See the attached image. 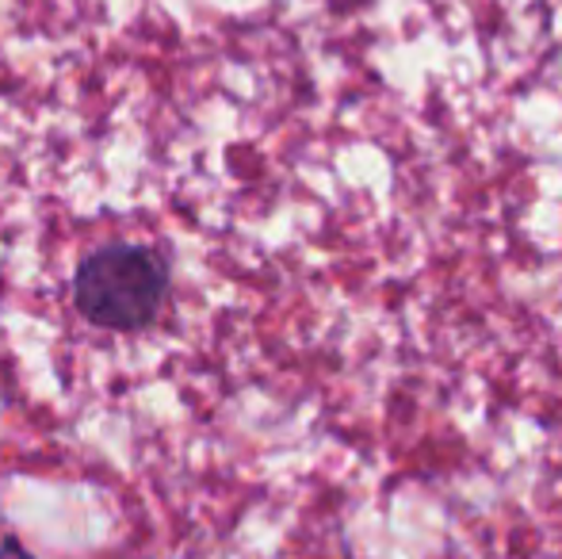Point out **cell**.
Returning <instances> with one entry per match:
<instances>
[{
  "label": "cell",
  "mask_w": 562,
  "mask_h": 559,
  "mask_svg": "<svg viewBox=\"0 0 562 559\" xmlns=\"http://www.w3.org/2000/svg\"><path fill=\"white\" fill-rule=\"evenodd\" d=\"M169 291V265L149 246L97 249L77 269V306L104 329H142L157 318Z\"/></svg>",
  "instance_id": "6da1fadb"
},
{
  "label": "cell",
  "mask_w": 562,
  "mask_h": 559,
  "mask_svg": "<svg viewBox=\"0 0 562 559\" xmlns=\"http://www.w3.org/2000/svg\"><path fill=\"white\" fill-rule=\"evenodd\" d=\"M0 559H31V556L23 552V548L15 545V540H4V545H0Z\"/></svg>",
  "instance_id": "7a4b0ae2"
}]
</instances>
